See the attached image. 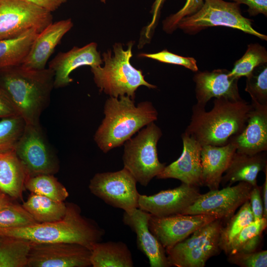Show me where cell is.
<instances>
[{
	"label": "cell",
	"mask_w": 267,
	"mask_h": 267,
	"mask_svg": "<svg viewBox=\"0 0 267 267\" xmlns=\"http://www.w3.org/2000/svg\"><path fill=\"white\" fill-rule=\"evenodd\" d=\"M54 81V72L49 68L33 70L20 65L0 70V88L27 124H40L50 102Z\"/></svg>",
	"instance_id": "cell-1"
},
{
	"label": "cell",
	"mask_w": 267,
	"mask_h": 267,
	"mask_svg": "<svg viewBox=\"0 0 267 267\" xmlns=\"http://www.w3.org/2000/svg\"><path fill=\"white\" fill-rule=\"evenodd\" d=\"M251 108V104L243 99L215 98L209 111L195 104L184 132L202 146L225 145L244 129Z\"/></svg>",
	"instance_id": "cell-2"
},
{
	"label": "cell",
	"mask_w": 267,
	"mask_h": 267,
	"mask_svg": "<svg viewBox=\"0 0 267 267\" xmlns=\"http://www.w3.org/2000/svg\"><path fill=\"white\" fill-rule=\"evenodd\" d=\"M64 217L61 220L30 226L0 228V236L22 238L34 243H75L91 250L101 241L105 231L94 221L81 215L79 206L67 203Z\"/></svg>",
	"instance_id": "cell-3"
},
{
	"label": "cell",
	"mask_w": 267,
	"mask_h": 267,
	"mask_svg": "<svg viewBox=\"0 0 267 267\" xmlns=\"http://www.w3.org/2000/svg\"><path fill=\"white\" fill-rule=\"evenodd\" d=\"M104 114L94 140L105 153L124 144L143 127L155 121L158 115L151 102L143 101L135 105L134 99L128 95L108 98Z\"/></svg>",
	"instance_id": "cell-4"
},
{
	"label": "cell",
	"mask_w": 267,
	"mask_h": 267,
	"mask_svg": "<svg viewBox=\"0 0 267 267\" xmlns=\"http://www.w3.org/2000/svg\"><path fill=\"white\" fill-rule=\"evenodd\" d=\"M133 44V42H129L128 48L125 50L122 44L115 43L113 45V56L111 50L102 54L104 66L91 67L94 83L100 91L110 97L128 95L134 99L135 91L140 86L149 89L157 88L146 82L142 71L131 64Z\"/></svg>",
	"instance_id": "cell-5"
},
{
	"label": "cell",
	"mask_w": 267,
	"mask_h": 267,
	"mask_svg": "<svg viewBox=\"0 0 267 267\" xmlns=\"http://www.w3.org/2000/svg\"><path fill=\"white\" fill-rule=\"evenodd\" d=\"M162 135L161 129L152 122L124 143V168L142 186H147L166 166L158 156L157 146Z\"/></svg>",
	"instance_id": "cell-6"
},
{
	"label": "cell",
	"mask_w": 267,
	"mask_h": 267,
	"mask_svg": "<svg viewBox=\"0 0 267 267\" xmlns=\"http://www.w3.org/2000/svg\"><path fill=\"white\" fill-rule=\"evenodd\" d=\"M240 5L224 0H204L198 11L179 22L178 28L187 34L195 35L209 27L224 26L267 41V35L256 30L253 21L242 15Z\"/></svg>",
	"instance_id": "cell-7"
},
{
	"label": "cell",
	"mask_w": 267,
	"mask_h": 267,
	"mask_svg": "<svg viewBox=\"0 0 267 267\" xmlns=\"http://www.w3.org/2000/svg\"><path fill=\"white\" fill-rule=\"evenodd\" d=\"M224 222L217 219L199 228L190 236L167 250L171 266L204 267L207 261L218 255L221 229Z\"/></svg>",
	"instance_id": "cell-8"
},
{
	"label": "cell",
	"mask_w": 267,
	"mask_h": 267,
	"mask_svg": "<svg viewBox=\"0 0 267 267\" xmlns=\"http://www.w3.org/2000/svg\"><path fill=\"white\" fill-rule=\"evenodd\" d=\"M137 181L126 168L114 172L95 174L90 180V192L107 204L129 214L138 207Z\"/></svg>",
	"instance_id": "cell-9"
},
{
	"label": "cell",
	"mask_w": 267,
	"mask_h": 267,
	"mask_svg": "<svg viewBox=\"0 0 267 267\" xmlns=\"http://www.w3.org/2000/svg\"><path fill=\"white\" fill-rule=\"evenodd\" d=\"M51 12L26 0H0V40L35 29L41 33L53 21Z\"/></svg>",
	"instance_id": "cell-10"
},
{
	"label": "cell",
	"mask_w": 267,
	"mask_h": 267,
	"mask_svg": "<svg viewBox=\"0 0 267 267\" xmlns=\"http://www.w3.org/2000/svg\"><path fill=\"white\" fill-rule=\"evenodd\" d=\"M14 150L24 165L28 177L53 175L58 171L57 158L40 124H26Z\"/></svg>",
	"instance_id": "cell-11"
},
{
	"label": "cell",
	"mask_w": 267,
	"mask_h": 267,
	"mask_svg": "<svg viewBox=\"0 0 267 267\" xmlns=\"http://www.w3.org/2000/svg\"><path fill=\"white\" fill-rule=\"evenodd\" d=\"M252 187L247 182L240 181L234 186L210 190L201 194L183 214L211 215L221 219L224 224L239 207L249 200Z\"/></svg>",
	"instance_id": "cell-12"
},
{
	"label": "cell",
	"mask_w": 267,
	"mask_h": 267,
	"mask_svg": "<svg viewBox=\"0 0 267 267\" xmlns=\"http://www.w3.org/2000/svg\"><path fill=\"white\" fill-rule=\"evenodd\" d=\"M91 250L81 244L32 243L28 267H88Z\"/></svg>",
	"instance_id": "cell-13"
},
{
	"label": "cell",
	"mask_w": 267,
	"mask_h": 267,
	"mask_svg": "<svg viewBox=\"0 0 267 267\" xmlns=\"http://www.w3.org/2000/svg\"><path fill=\"white\" fill-rule=\"evenodd\" d=\"M216 219L215 216L203 214H177L161 217L151 215L148 226L166 251Z\"/></svg>",
	"instance_id": "cell-14"
},
{
	"label": "cell",
	"mask_w": 267,
	"mask_h": 267,
	"mask_svg": "<svg viewBox=\"0 0 267 267\" xmlns=\"http://www.w3.org/2000/svg\"><path fill=\"white\" fill-rule=\"evenodd\" d=\"M201 195L198 187L184 183L152 195L139 194L138 208L156 217L183 214Z\"/></svg>",
	"instance_id": "cell-15"
},
{
	"label": "cell",
	"mask_w": 267,
	"mask_h": 267,
	"mask_svg": "<svg viewBox=\"0 0 267 267\" xmlns=\"http://www.w3.org/2000/svg\"><path fill=\"white\" fill-rule=\"evenodd\" d=\"M229 73L226 69L195 72L193 80L195 84L196 104L205 107L212 98L241 100L238 86L239 79L231 76Z\"/></svg>",
	"instance_id": "cell-16"
},
{
	"label": "cell",
	"mask_w": 267,
	"mask_h": 267,
	"mask_svg": "<svg viewBox=\"0 0 267 267\" xmlns=\"http://www.w3.org/2000/svg\"><path fill=\"white\" fill-rule=\"evenodd\" d=\"M183 150L175 161L164 167L156 177L158 179L175 178L182 183L202 186L201 151L202 145L184 132L181 134Z\"/></svg>",
	"instance_id": "cell-17"
},
{
	"label": "cell",
	"mask_w": 267,
	"mask_h": 267,
	"mask_svg": "<svg viewBox=\"0 0 267 267\" xmlns=\"http://www.w3.org/2000/svg\"><path fill=\"white\" fill-rule=\"evenodd\" d=\"M97 46L96 43L92 42L82 47L74 46L67 52L58 53L48 63V68L54 72V88L68 86L73 81L71 73L80 67L100 66L103 61Z\"/></svg>",
	"instance_id": "cell-18"
},
{
	"label": "cell",
	"mask_w": 267,
	"mask_h": 267,
	"mask_svg": "<svg viewBox=\"0 0 267 267\" xmlns=\"http://www.w3.org/2000/svg\"><path fill=\"white\" fill-rule=\"evenodd\" d=\"M150 215L137 208L130 214L124 212L122 221L135 233L137 247L148 258L150 267H171L165 249L149 228Z\"/></svg>",
	"instance_id": "cell-19"
},
{
	"label": "cell",
	"mask_w": 267,
	"mask_h": 267,
	"mask_svg": "<svg viewBox=\"0 0 267 267\" xmlns=\"http://www.w3.org/2000/svg\"><path fill=\"white\" fill-rule=\"evenodd\" d=\"M251 104L246 126L230 142L235 145L236 151L252 155L267 150V105L253 100Z\"/></svg>",
	"instance_id": "cell-20"
},
{
	"label": "cell",
	"mask_w": 267,
	"mask_h": 267,
	"mask_svg": "<svg viewBox=\"0 0 267 267\" xmlns=\"http://www.w3.org/2000/svg\"><path fill=\"white\" fill-rule=\"evenodd\" d=\"M73 26L71 18L52 22L38 35L28 54L20 65L33 70L45 68L55 48Z\"/></svg>",
	"instance_id": "cell-21"
},
{
	"label": "cell",
	"mask_w": 267,
	"mask_h": 267,
	"mask_svg": "<svg viewBox=\"0 0 267 267\" xmlns=\"http://www.w3.org/2000/svg\"><path fill=\"white\" fill-rule=\"evenodd\" d=\"M236 150L231 142L223 146H202V183L210 190L219 189L223 174Z\"/></svg>",
	"instance_id": "cell-22"
},
{
	"label": "cell",
	"mask_w": 267,
	"mask_h": 267,
	"mask_svg": "<svg viewBox=\"0 0 267 267\" xmlns=\"http://www.w3.org/2000/svg\"><path fill=\"white\" fill-rule=\"evenodd\" d=\"M267 168L266 151L252 155L235 151L222 177L221 184L225 187L236 182L244 181L252 186H256L259 173L264 171Z\"/></svg>",
	"instance_id": "cell-23"
},
{
	"label": "cell",
	"mask_w": 267,
	"mask_h": 267,
	"mask_svg": "<svg viewBox=\"0 0 267 267\" xmlns=\"http://www.w3.org/2000/svg\"><path fill=\"white\" fill-rule=\"evenodd\" d=\"M27 177L14 149L0 153V191L13 199H21Z\"/></svg>",
	"instance_id": "cell-24"
},
{
	"label": "cell",
	"mask_w": 267,
	"mask_h": 267,
	"mask_svg": "<svg viewBox=\"0 0 267 267\" xmlns=\"http://www.w3.org/2000/svg\"><path fill=\"white\" fill-rule=\"evenodd\" d=\"M90 262L93 267H134L131 252L122 241L95 243L91 250Z\"/></svg>",
	"instance_id": "cell-25"
},
{
	"label": "cell",
	"mask_w": 267,
	"mask_h": 267,
	"mask_svg": "<svg viewBox=\"0 0 267 267\" xmlns=\"http://www.w3.org/2000/svg\"><path fill=\"white\" fill-rule=\"evenodd\" d=\"M39 33L31 29L16 37L0 40V70L21 65Z\"/></svg>",
	"instance_id": "cell-26"
},
{
	"label": "cell",
	"mask_w": 267,
	"mask_h": 267,
	"mask_svg": "<svg viewBox=\"0 0 267 267\" xmlns=\"http://www.w3.org/2000/svg\"><path fill=\"white\" fill-rule=\"evenodd\" d=\"M22 205L38 223L60 220L64 217L67 209L64 201L32 193Z\"/></svg>",
	"instance_id": "cell-27"
},
{
	"label": "cell",
	"mask_w": 267,
	"mask_h": 267,
	"mask_svg": "<svg viewBox=\"0 0 267 267\" xmlns=\"http://www.w3.org/2000/svg\"><path fill=\"white\" fill-rule=\"evenodd\" d=\"M32 242L0 236V267H27Z\"/></svg>",
	"instance_id": "cell-28"
},
{
	"label": "cell",
	"mask_w": 267,
	"mask_h": 267,
	"mask_svg": "<svg viewBox=\"0 0 267 267\" xmlns=\"http://www.w3.org/2000/svg\"><path fill=\"white\" fill-rule=\"evenodd\" d=\"M253 221L250 203L247 200L222 226L219 241L221 250L228 255L234 239L243 228Z\"/></svg>",
	"instance_id": "cell-29"
},
{
	"label": "cell",
	"mask_w": 267,
	"mask_h": 267,
	"mask_svg": "<svg viewBox=\"0 0 267 267\" xmlns=\"http://www.w3.org/2000/svg\"><path fill=\"white\" fill-rule=\"evenodd\" d=\"M267 226V219L263 218L254 220L243 228L234 239L228 255L259 251L263 239V233Z\"/></svg>",
	"instance_id": "cell-30"
},
{
	"label": "cell",
	"mask_w": 267,
	"mask_h": 267,
	"mask_svg": "<svg viewBox=\"0 0 267 267\" xmlns=\"http://www.w3.org/2000/svg\"><path fill=\"white\" fill-rule=\"evenodd\" d=\"M25 188L32 193L58 201H64L69 196L65 187L53 174L28 177L25 182Z\"/></svg>",
	"instance_id": "cell-31"
},
{
	"label": "cell",
	"mask_w": 267,
	"mask_h": 267,
	"mask_svg": "<svg viewBox=\"0 0 267 267\" xmlns=\"http://www.w3.org/2000/svg\"><path fill=\"white\" fill-rule=\"evenodd\" d=\"M267 63V51L265 46L258 43L250 44L244 55L236 60L229 75L235 78L247 77L261 64Z\"/></svg>",
	"instance_id": "cell-32"
},
{
	"label": "cell",
	"mask_w": 267,
	"mask_h": 267,
	"mask_svg": "<svg viewBox=\"0 0 267 267\" xmlns=\"http://www.w3.org/2000/svg\"><path fill=\"white\" fill-rule=\"evenodd\" d=\"M25 124L19 116L0 119V153L14 149Z\"/></svg>",
	"instance_id": "cell-33"
},
{
	"label": "cell",
	"mask_w": 267,
	"mask_h": 267,
	"mask_svg": "<svg viewBox=\"0 0 267 267\" xmlns=\"http://www.w3.org/2000/svg\"><path fill=\"white\" fill-rule=\"evenodd\" d=\"M245 90L251 100L267 105V63L257 66L246 77Z\"/></svg>",
	"instance_id": "cell-34"
},
{
	"label": "cell",
	"mask_w": 267,
	"mask_h": 267,
	"mask_svg": "<svg viewBox=\"0 0 267 267\" xmlns=\"http://www.w3.org/2000/svg\"><path fill=\"white\" fill-rule=\"evenodd\" d=\"M37 223L22 205L11 202L0 209V228L24 227Z\"/></svg>",
	"instance_id": "cell-35"
},
{
	"label": "cell",
	"mask_w": 267,
	"mask_h": 267,
	"mask_svg": "<svg viewBox=\"0 0 267 267\" xmlns=\"http://www.w3.org/2000/svg\"><path fill=\"white\" fill-rule=\"evenodd\" d=\"M138 56L151 58L162 63L183 66L194 72L198 71L197 61L194 58L177 55L166 49L154 53H140Z\"/></svg>",
	"instance_id": "cell-36"
},
{
	"label": "cell",
	"mask_w": 267,
	"mask_h": 267,
	"mask_svg": "<svg viewBox=\"0 0 267 267\" xmlns=\"http://www.w3.org/2000/svg\"><path fill=\"white\" fill-rule=\"evenodd\" d=\"M204 0H186L182 7L176 13L167 17L163 22V29L171 34L178 28L179 22L183 18L190 16L202 7Z\"/></svg>",
	"instance_id": "cell-37"
},
{
	"label": "cell",
	"mask_w": 267,
	"mask_h": 267,
	"mask_svg": "<svg viewBox=\"0 0 267 267\" xmlns=\"http://www.w3.org/2000/svg\"><path fill=\"white\" fill-rule=\"evenodd\" d=\"M227 260L241 267H267V251L235 253L228 255Z\"/></svg>",
	"instance_id": "cell-38"
},
{
	"label": "cell",
	"mask_w": 267,
	"mask_h": 267,
	"mask_svg": "<svg viewBox=\"0 0 267 267\" xmlns=\"http://www.w3.org/2000/svg\"><path fill=\"white\" fill-rule=\"evenodd\" d=\"M249 202L254 217V220H259L263 217L264 208L261 193V186H253L250 191Z\"/></svg>",
	"instance_id": "cell-39"
},
{
	"label": "cell",
	"mask_w": 267,
	"mask_h": 267,
	"mask_svg": "<svg viewBox=\"0 0 267 267\" xmlns=\"http://www.w3.org/2000/svg\"><path fill=\"white\" fill-rule=\"evenodd\" d=\"M240 5L247 6V11L250 16L263 14L267 16V0H230Z\"/></svg>",
	"instance_id": "cell-40"
},
{
	"label": "cell",
	"mask_w": 267,
	"mask_h": 267,
	"mask_svg": "<svg viewBox=\"0 0 267 267\" xmlns=\"http://www.w3.org/2000/svg\"><path fill=\"white\" fill-rule=\"evenodd\" d=\"M19 116L13 103L0 88V119Z\"/></svg>",
	"instance_id": "cell-41"
},
{
	"label": "cell",
	"mask_w": 267,
	"mask_h": 267,
	"mask_svg": "<svg viewBox=\"0 0 267 267\" xmlns=\"http://www.w3.org/2000/svg\"><path fill=\"white\" fill-rule=\"evenodd\" d=\"M166 0H155L151 7L150 12L152 14V19L150 24L146 27L145 36L149 38L151 32L154 30L159 17L161 9Z\"/></svg>",
	"instance_id": "cell-42"
},
{
	"label": "cell",
	"mask_w": 267,
	"mask_h": 267,
	"mask_svg": "<svg viewBox=\"0 0 267 267\" xmlns=\"http://www.w3.org/2000/svg\"><path fill=\"white\" fill-rule=\"evenodd\" d=\"M51 12L58 9L68 0H26Z\"/></svg>",
	"instance_id": "cell-43"
},
{
	"label": "cell",
	"mask_w": 267,
	"mask_h": 267,
	"mask_svg": "<svg viewBox=\"0 0 267 267\" xmlns=\"http://www.w3.org/2000/svg\"><path fill=\"white\" fill-rule=\"evenodd\" d=\"M264 172L266 177L263 186L261 187V193L264 208L263 217L267 219V168Z\"/></svg>",
	"instance_id": "cell-44"
},
{
	"label": "cell",
	"mask_w": 267,
	"mask_h": 267,
	"mask_svg": "<svg viewBox=\"0 0 267 267\" xmlns=\"http://www.w3.org/2000/svg\"><path fill=\"white\" fill-rule=\"evenodd\" d=\"M9 197L8 196L0 191V209L11 203Z\"/></svg>",
	"instance_id": "cell-45"
},
{
	"label": "cell",
	"mask_w": 267,
	"mask_h": 267,
	"mask_svg": "<svg viewBox=\"0 0 267 267\" xmlns=\"http://www.w3.org/2000/svg\"><path fill=\"white\" fill-rule=\"evenodd\" d=\"M106 0H100V1L103 3H105Z\"/></svg>",
	"instance_id": "cell-46"
}]
</instances>
